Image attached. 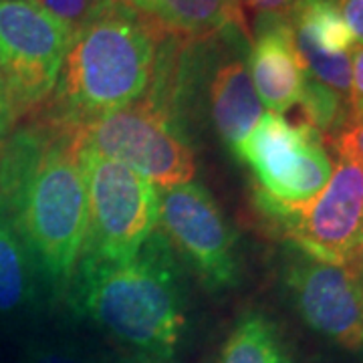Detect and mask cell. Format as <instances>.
I'll return each instance as SVG.
<instances>
[{
  "label": "cell",
  "instance_id": "e0dca14e",
  "mask_svg": "<svg viewBox=\"0 0 363 363\" xmlns=\"http://www.w3.org/2000/svg\"><path fill=\"white\" fill-rule=\"evenodd\" d=\"M297 107L301 113L298 123H305L317 131L323 142L333 140L351 117L350 101L311 75H307Z\"/></svg>",
  "mask_w": 363,
  "mask_h": 363
},
{
  "label": "cell",
  "instance_id": "3957f363",
  "mask_svg": "<svg viewBox=\"0 0 363 363\" xmlns=\"http://www.w3.org/2000/svg\"><path fill=\"white\" fill-rule=\"evenodd\" d=\"M160 39L157 28L116 0L73 33L51 97L30 117L75 131L142 99Z\"/></svg>",
  "mask_w": 363,
  "mask_h": 363
},
{
  "label": "cell",
  "instance_id": "ac0fdd59",
  "mask_svg": "<svg viewBox=\"0 0 363 363\" xmlns=\"http://www.w3.org/2000/svg\"><path fill=\"white\" fill-rule=\"evenodd\" d=\"M18 363H109L73 339L40 337L26 343Z\"/></svg>",
  "mask_w": 363,
  "mask_h": 363
},
{
  "label": "cell",
  "instance_id": "5b68a950",
  "mask_svg": "<svg viewBox=\"0 0 363 363\" xmlns=\"http://www.w3.org/2000/svg\"><path fill=\"white\" fill-rule=\"evenodd\" d=\"M75 150L87 190V230L81 259L125 262L156 233V186L123 164L97 156L77 143Z\"/></svg>",
  "mask_w": 363,
  "mask_h": 363
},
{
  "label": "cell",
  "instance_id": "ffe728a7",
  "mask_svg": "<svg viewBox=\"0 0 363 363\" xmlns=\"http://www.w3.org/2000/svg\"><path fill=\"white\" fill-rule=\"evenodd\" d=\"M337 156L350 157L359 168H363V116L350 117L343 130L331 140Z\"/></svg>",
  "mask_w": 363,
  "mask_h": 363
},
{
  "label": "cell",
  "instance_id": "484cf974",
  "mask_svg": "<svg viewBox=\"0 0 363 363\" xmlns=\"http://www.w3.org/2000/svg\"><path fill=\"white\" fill-rule=\"evenodd\" d=\"M350 267L353 269V272L357 274V279L362 281V285H363V238H362V242H359V247H357L355 259H353V262H351Z\"/></svg>",
  "mask_w": 363,
  "mask_h": 363
},
{
  "label": "cell",
  "instance_id": "52a82bcc",
  "mask_svg": "<svg viewBox=\"0 0 363 363\" xmlns=\"http://www.w3.org/2000/svg\"><path fill=\"white\" fill-rule=\"evenodd\" d=\"M255 206L274 230L309 259L350 267L363 238V168L337 156L323 192L291 210L255 188Z\"/></svg>",
  "mask_w": 363,
  "mask_h": 363
},
{
  "label": "cell",
  "instance_id": "ba28073f",
  "mask_svg": "<svg viewBox=\"0 0 363 363\" xmlns=\"http://www.w3.org/2000/svg\"><path fill=\"white\" fill-rule=\"evenodd\" d=\"M71 37L73 30L37 0H0V75L16 121L51 97Z\"/></svg>",
  "mask_w": 363,
  "mask_h": 363
},
{
  "label": "cell",
  "instance_id": "9c48e42d",
  "mask_svg": "<svg viewBox=\"0 0 363 363\" xmlns=\"http://www.w3.org/2000/svg\"><path fill=\"white\" fill-rule=\"evenodd\" d=\"M234 157L250 168L262 194L291 210L321 194L335 166L317 131L271 111L260 117Z\"/></svg>",
  "mask_w": 363,
  "mask_h": 363
},
{
  "label": "cell",
  "instance_id": "d6986e66",
  "mask_svg": "<svg viewBox=\"0 0 363 363\" xmlns=\"http://www.w3.org/2000/svg\"><path fill=\"white\" fill-rule=\"evenodd\" d=\"M37 2L75 33L77 28L87 25L93 16L104 13L116 0H37Z\"/></svg>",
  "mask_w": 363,
  "mask_h": 363
},
{
  "label": "cell",
  "instance_id": "d4e9b609",
  "mask_svg": "<svg viewBox=\"0 0 363 363\" xmlns=\"http://www.w3.org/2000/svg\"><path fill=\"white\" fill-rule=\"evenodd\" d=\"M109 363H169L162 362V359H154L147 355H140V353H123V355H116L113 359H109Z\"/></svg>",
  "mask_w": 363,
  "mask_h": 363
},
{
  "label": "cell",
  "instance_id": "7402d4cb",
  "mask_svg": "<svg viewBox=\"0 0 363 363\" xmlns=\"http://www.w3.org/2000/svg\"><path fill=\"white\" fill-rule=\"evenodd\" d=\"M337 4L353 40L363 45V0H339Z\"/></svg>",
  "mask_w": 363,
  "mask_h": 363
},
{
  "label": "cell",
  "instance_id": "44dd1931",
  "mask_svg": "<svg viewBox=\"0 0 363 363\" xmlns=\"http://www.w3.org/2000/svg\"><path fill=\"white\" fill-rule=\"evenodd\" d=\"M351 117L363 116V45L353 47L351 51Z\"/></svg>",
  "mask_w": 363,
  "mask_h": 363
},
{
  "label": "cell",
  "instance_id": "7c38bea8",
  "mask_svg": "<svg viewBox=\"0 0 363 363\" xmlns=\"http://www.w3.org/2000/svg\"><path fill=\"white\" fill-rule=\"evenodd\" d=\"M248 69L262 107L277 116H285L297 107L309 73L297 51L289 16H257L255 35L250 37Z\"/></svg>",
  "mask_w": 363,
  "mask_h": 363
},
{
  "label": "cell",
  "instance_id": "7a4b0ae2",
  "mask_svg": "<svg viewBox=\"0 0 363 363\" xmlns=\"http://www.w3.org/2000/svg\"><path fill=\"white\" fill-rule=\"evenodd\" d=\"M248 55L250 33L242 25L204 37L162 35L145 95L188 140L190 130L210 128L234 156L264 116Z\"/></svg>",
  "mask_w": 363,
  "mask_h": 363
},
{
  "label": "cell",
  "instance_id": "277c9868",
  "mask_svg": "<svg viewBox=\"0 0 363 363\" xmlns=\"http://www.w3.org/2000/svg\"><path fill=\"white\" fill-rule=\"evenodd\" d=\"M52 130L14 206L13 218L37 267L40 285L61 297L67 295L83 250L87 190L73 131Z\"/></svg>",
  "mask_w": 363,
  "mask_h": 363
},
{
  "label": "cell",
  "instance_id": "603a6c76",
  "mask_svg": "<svg viewBox=\"0 0 363 363\" xmlns=\"http://www.w3.org/2000/svg\"><path fill=\"white\" fill-rule=\"evenodd\" d=\"M301 0H240L242 6H247L248 11H252L255 16H262V14H281V16H289L295 11Z\"/></svg>",
  "mask_w": 363,
  "mask_h": 363
},
{
  "label": "cell",
  "instance_id": "6da1fadb",
  "mask_svg": "<svg viewBox=\"0 0 363 363\" xmlns=\"http://www.w3.org/2000/svg\"><path fill=\"white\" fill-rule=\"evenodd\" d=\"M67 305L131 353L162 362L176 357L188 331L182 267L162 230L125 262L79 260Z\"/></svg>",
  "mask_w": 363,
  "mask_h": 363
},
{
  "label": "cell",
  "instance_id": "cb8c5ba5",
  "mask_svg": "<svg viewBox=\"0 0 363 363\" xmlns=\"http://www.w3.org/2000/svg\"><path fill=\"white\" fill-rule=\"evenodd\" d=\"M14 123H16V119H14L13 105H11V99H9V91H6V85H4V79L0 75V145L11 135Z\"/></svg>",
  "mask_w": 363,
  "mask_h": 363
},
{
  "label": "cell",
  "instance_id": "2e32d148",
  "mask_svg": "<svg viewBox=\"0 0 363 363\" xmlns=\"http://www.w3.org/2000/svg\"><path fill=\"white\" fill-rule=\"evenodd\" d=\"M295 33L329 55L353 51V35L345 25L337 0H301L289 14Z\"/></svg>",
  "mask_w": 363,
  "mask_h": 363
},
{
  "label": "cell",
  "instance_id": "30bf717a",
  "mask_svg": "<svg viewBox=\"0 0 363 363\" xmlns=\"http://www.w3.org/2000/svg\"><path fill=\"white\" fill-rule=\"evenodd\" d=\"M162 233L210 291L233 289L240 281L236 234L202 184L168 188L160 198Z\"/></svg>",
  "mask_w": 363,
  "mask_h": 363
},
{
  "label": "cell",
  "instance_id": "4fadbf2b",
  "mask_svg": "<svg viewBox=\"0 0 363 363\" xmlns=\"http://www.w3.org/2000/svg\"><path fill=\"white\" fill-rule=\"evenodd\" d=\"M162 35L204 37L230 25L247 26L240 0H119Z\"/></svg>",
  "mask_w": 363,
  "mask_h": 363
},
{
  "label": "cell",
  "instance_id": "8992f818",
  "mask_svg": "<svg viewBox=\"0 0 363 363\" xmlns=\"http://www.w3.org/2000/svg\"><path fill=\"white\" fill-rule=\"evenodd\" d=\"M77 145L138 172L164 190L192 182V142L147 95L73 131Z\"/></svg>",
  "mask_w": 363,
  "mask_h": 363
},
{
  "label": "cell",
  "instance_id": "9a60e30c",
  "mask_svg": "<svg viewBox=\"0 0 363 363\" xmlns=\"http://www.w3.org/2000/svg\"><path fill=\"white\" fill-rule=\"evenodd\" d=\"M210 363H295L279 325L260 311L242 313Z\"/></svg>",
  "mask_w": 363,
  "mask_h": 363
},
{
  "label": "cell",
  "instance_id": "8fae6325",
  "mask_svg": "<svg viewBox=\"0 0 363 363\" xmlns=\"http://www.w3.org/2000/svg\"><path fill=\"white\" fill-rule=\"evenodd\" d=\"M285 285L311 331L343 350H363V285L351 267L321 262L295 250L285 267Z\"/></svg>",
  "mask_w": 363,
  "mask_h": 363
},
{
  "label": "cell",
  "instance_id": "5bb4252c",
  "mask_svg": "<svg viewBox=\"0 0 363 363\" xmlns=\"http://www.w3.org/2000/svg\"><path fill=\"white\" fill-rule=\"evenodd\" d=\"M39 283L21 230L0 202V317H18L35 309Z\"/></svg>",
  "mask_w": 363,
  "mask_h": 363
}]
</instances>
